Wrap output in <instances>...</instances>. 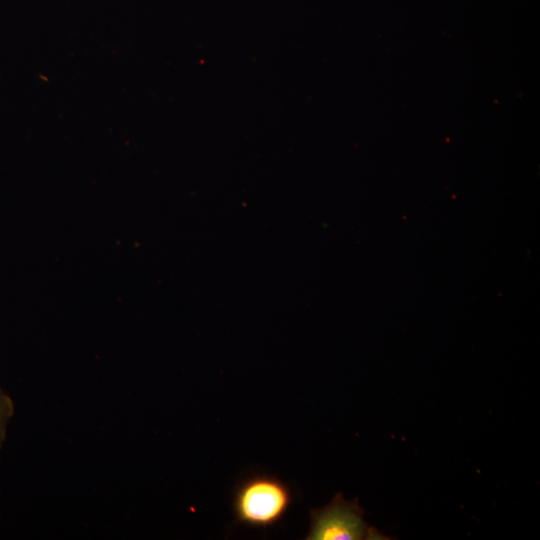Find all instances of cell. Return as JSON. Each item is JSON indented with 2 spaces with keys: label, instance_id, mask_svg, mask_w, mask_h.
I'll list each match as a JSON object with an SVG mask.
<instances>
[{
  "label": "cell",
  "instance_id": "cell-3",
  "mask_svg": "<svg viewBox=\"0 0 540 540\" xmlns=\"http://www.w3.org/2000/svg\"><path fill=\"white\" fill-rule=\"evenodd\" d=\"M13 413V401L0 386V447L5 440L8 422L13 416Z\"/></svg>",
  "mask_w": 540,
  "mask_h": 540
},
{
  "label": "cell",
  "instance_id": "cell-2",
  "mask_svg": "<svg viewBox=\"0 0 540 540\" xmlns=\"http://www.w3.org/2000/svg\"><path fill=\"white\" fill-rule=\"evenodd\" d=\"M308 540H362L384 539L377 529L364 520L358 499L347 501L336 494L332 501L320 509L312 510Z\"/></svg>",
  "mask_w": 540,
  "mask_h": 540
},
{
  "label": "cell",
  "instance_id": "cell-1",
  "mask_svg": "<svg viewBox=\"0 0 540 540\" xmlns=\"http://www.w3.org/2000/svg\"><path fill=\"white\" fill-rule=\"evenodd\" d=\"M293 501L290 487L270 474H253L242 480L233 495L237 523L267 528L276 525Z\"/></svg>",
  "mask_w": 540,
  "mask_h": 540
}]
</instances>
